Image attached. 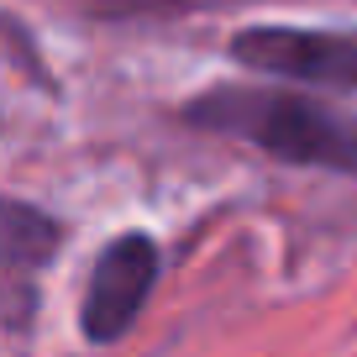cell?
<instances>
[{
	"instance_id": "6da1fadb",
	"label": "cell",
	"mask_w": 357,
	"mask_h": 357,
	"mask_svg": "<svg viewBox=\"0 0 357 357\" xmlns=\"http://www.w3.org/2000/svg\"><path fill=\"white\" fill-rule=\"evenodd\" d=\"M178 121L195 132H215L231 142H252L279 163L357 174V116L321 105L300 89H263V84H211L184 100Z\"/></svg>"
},
{
	"instance_id": "7a4b0ae2",
	"label": "cell",
	"mask_w": 357,
	"mask_h": 357,
	"mask_svg": "<svg viewBox=\"0 0 357 357\" xmlns=\"http://www.w3.org/2000/svg\"><path fill=\"white\" fill-rule=\"evenodd\" d=\"M231 63L252 74H273L289 84L357 89V32L331 26H242L226 43Z\"/></svg>"
},
{
	"instance_id": "3957f363",
	"label": "cell",
	"mask_w": 357,
	"mask_h": 357,
	"mask_svg": "<svg viewBox=\"0 0 357 357\" xmlns=\"http://www.w3.org/2000/svg\"><path fill=\"white\" fill-rule=\"evenodd\" d=\"M163 273V252L147 231H121L100 247L95 268H89V289L84 305H79V331L84 342L105 347L121 342L126 331L137 326L142 305L153 300V284Z\"/></svg>"
},
{
	"instance_id": "277c9868",
	"label": "cell",
	"mask_w": 357,
	"mask_h": 357,
	"mask_svg": "<svg viewBox=\"0 0 357 357\" xmlns=\"http://www.w3.org/2000/svg\"><path fill=\"white\" fill-rule=\"evenodd\" d=\"M63 226L26 200H6L0 211V294H6V326L26 331L37 310V273L53 263Z\"/></svg>"
},
{
	"instance_id": "5b68a950",
	"label": "cell",
	"mask_w": 357,
	"mask_h": 357,
	"mask_svg": "<svg viewBox=\"0 0 357 357\" xmlns=\"http://www.w3.org/2000/svg\"><path fill=\"white\" fill-rule=\"evenodd\" d=\"M74 6H89L100 16H174L190 0H74Z\"/></svg>"
}]
</instances>
